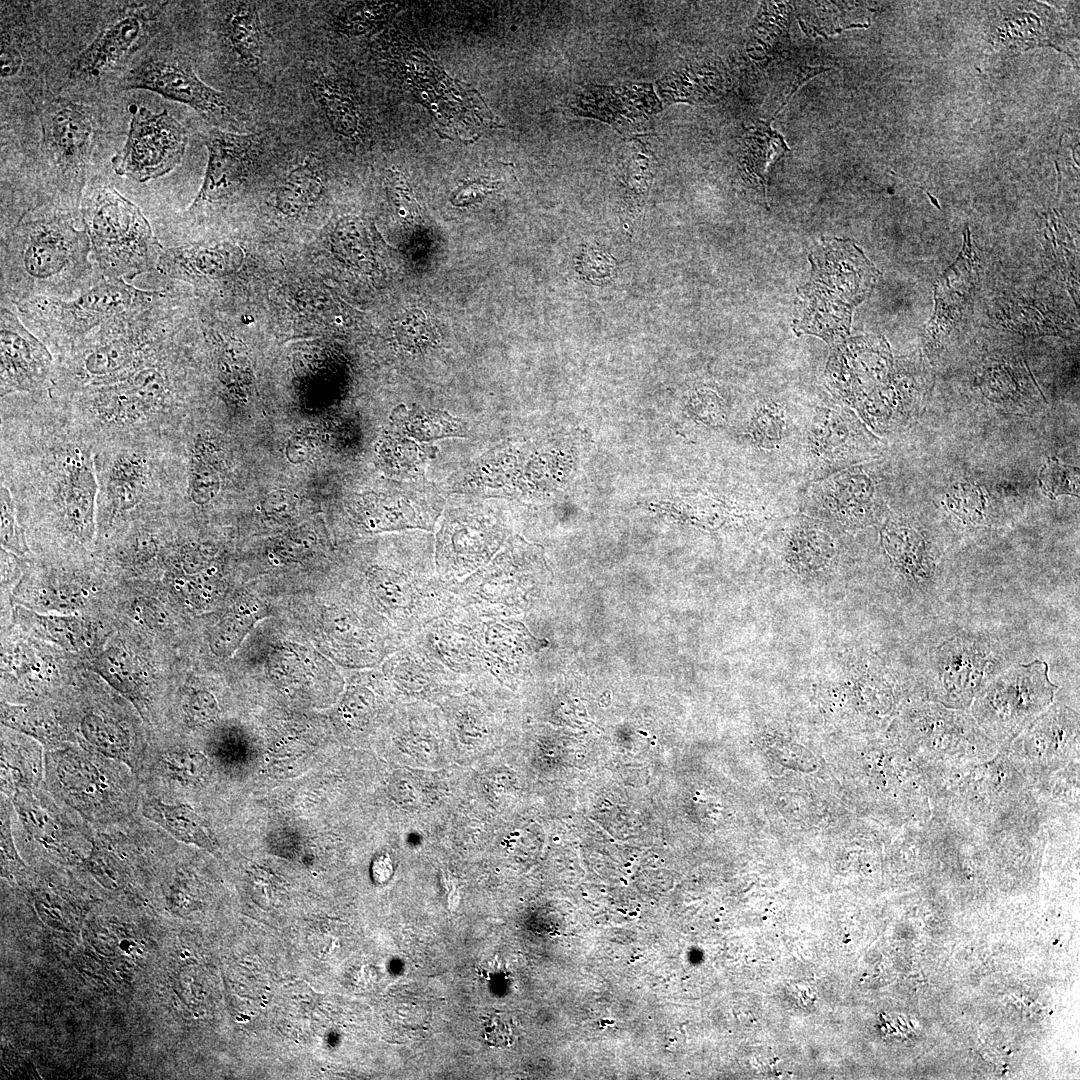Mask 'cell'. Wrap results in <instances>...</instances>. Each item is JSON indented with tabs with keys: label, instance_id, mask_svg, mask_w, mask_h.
<instances>
[{
	"label": "cell",
	"instance_id": "cell-1",
	"mask_svg": "<svg viewBox=\"0 0 1080 1080\" xmlns=\"http://www.w3.org/2000/svg\"><path fill=\"white\" fill-rule=\"evenodd\" d=\"M88 235L58 212L27 214L5 245L2 272L20 290L18 301L33 296L59 297L89 270Z\"/></svg>",
	"mask_w": 1080,
	"mask_h": 1080
},
{
	"label": "cell",
	"instance_id": "cell-2",
	"mask_svg": "<svg viewBox=\"0 0 1080 1080\" xmlns=\"http://www.w3.org/2000/svg\"><path fill=\"white\" fill-rule=\"evenodd\" d=\"M1012 664L998 636L986 631L943 628L922 638L913 689L917 701L969 710L979 692Z\"/></svg>",
	"mask_w": 1080,
	"mask_h": 1080
},
{
	"label": "cell",
	"instance_id": "cell-3",
	"mask_svg": "<svg viewBox=\"0 0 1080 1080\" xmlns=\"http://www.w3.org/2000/svg\"><path fill=\"white\" fill-rule=\"evenodd\" d=\"M44 785L93 828L140 813L142 790L130 767L78 743L45 749Z\"/></svg>",
	"mask_w": 1080,
	"mask_h": 1080
},
{
	"label": "cell",
	"instance_id": "cell-4",
	"mask_svg": "<svg viewBox=\"0 0 1080 1080\" xmlns=\"http://www.w3.org/2000/svg\"><path fill=\"white\" fill-rule=\"evenodd\" d=\"M82 214L91 251L105 277L127 280L156 269L162 246L140 208L115 188L93 190Z\"/></svg>",
	"mask_w": 1080,
	"mask_h": 1080
},
{
	"label": "cell",
	"instance_id": "cell-5",
	"mask_svg": "<svg viewBox=\"0 0 1080 1080\" xmlns=\"http://www.w3.org/2000/svg\"><path fill=\"white\" fill-rule=\"evenodd\" d=\"M157 293L137 289L125 280L104 277L72 299L39 295L16 304L22 316L36 327L76 339L155 310Z\"/></svg>",
	"mask_w": 1080,
	"mask_h": 1080
},
{
	"label": "cell",
	"instance_id": "cell-6",
	"mask_svg": "<svg viewBox=\"0 0 1080 1080\" xmlns=\"http://www.w3.org/2000/svg\"><path fill=\"white\" fill-rule=\"evenodd\" d=\"M1047 662L1011 664L992 678L973 700L969 712L999 749L1011 741L1054 700L1058 686Z\"/></svg>",
	"mask_w": 1080,
	"mask_h": 1080
},
{
	"label": "cell",
	"instance_id": "cell-7",
	"mask_svg": "<svg viewBox=\"0 0 1080 1080\" xmlns=\"http://www.w3.org/2000/svg\"><path fill=\"white\" fill-rule=\"evenodd\" d=\"M12 828L18 850L39 853L47 862L79 866L88 855L93 826L43 784L15 790Z\"/></svg>",
	"mask_w": 1080,
	"mask_h": 1080
},
{
	"label": "cell",
	"instance_id": "cell-8",
	"mask_svg": "<svg viewBox=\"0 0 1080 1080\" xmlns=\"http://www.w3.org/2000/svg\"><path fill=\"white\" fill-rule=\"evenodd\" d=\"M905 727L922 768L949 774L995 757L999 747L981 730L968 710L917 701L906 713Z\"/></svg>",
	"mask_w": 1080,
	"mask_h": 1080
},
{
	"label": "cell",
	"instance_id": "cell-9",
	"mask_svg": "<svg viewBox=\"0 0 1080 1080\" xmlns=\"http://www.w3.org/2000/svg\"><path fill=\"white\" fill-rule=\"evenodd\" d=\"M537 554L520 538L509 539L486 565L456 586V598L482 618H512L529 606L538 589Z\"/></svg>",
	"mask_w": 1080,
	"mask_h": 1080
},
{
	"label": "cell",
	"instance_id": "cell-10",
	"mask_svg": "<svg viewBox=\"0 0 1080 1080\" xmlns=\"http://www.w3.org/2000/svg\"><path fill=\"white\" fill-rule=\"evenodd\" d=\"M507 534L502 517L489 509L449 510L436 535L434 561L438 575L457 585L492 559Z\"/></svg>",
	"mask_w": 1080,
	"mask_h": 1080
},
{
	"label": "cell",
	"instance_id": "cell-11",
	"mask_svg": "<svg viewBox=\"0 0 1080 1080\" xmlns=\"http://www.w3.org/2000/svg\"><path fill=\"white\" fill-rule=\"evenodd\" d=\"M188 133L167 110L154 113L136 107L127 139L111 160L115 174L139 183L160 178L182 161Z\"/></svg>",
	"mask_w": 1080,
	"mask_h": 1080
},
{
	"label": "cell",
	"instance_id": "cell-12",
	"mask_svg": "<svg viewBox=\"0 0 1080 1080\" xmlns=\"http://www.w3.org/2000/svg\"><path fill=\"white\" fill-rule=\"evenodd\" d=\"M122 89H142L193 108L215 124L228 121L232 106L218 91L195 73L184 60L172 56H152L132 68L124 77Z\"/></svg>",
	"mask_w": 1080,
	"mask_h": 1080
},
{
	"label": "cell",
	"instance_id": "cell-13",
	"mask_svg": "<svg viewBox=\"0 0 1080 1080\" xmlns=\"http://www.w3.org/2000/svg\"><path fill=\"white\" fill-rule=\"evenodd\" d=\"M1079 716L1073 709L1051 704L1004 750L1018 771L1044 775L1067 765L1078 754Z\"/></svg>",
	"mask_w": 1080,
	"mask_h": 1080
},
{
	"label": "cell",
	"instance_id": "cell-14",
	"mask_svg": "<svg viewBox=\"0 0 1080 1080\" xmlns=\"http://www.w3.org/2000/svg\"><path fill=\"white\" fill-rule=\"evenodd\" d=\"M44 150L63 173L82 176L90 160L96 122L89 107L63 97L38 105Z\"/></svg>",
	"mask_w": 1080,
	"mask_h": 1080
},
{
	"label": "cell",
	"instance_id": "cell-15",
	"mask_svg": "<svg viewBox=\"0 0 1080 1080\" xmlns=\"http://www.w3.org/2000/svg\"><path fill=\"white\" fill-rule=\"evenodd\" d=\"M89 704L69 721L76 742L126 764L137 776L150 746L151 732L115 708L98 701Z\"/></svg>",
	"mask_w": 1080,
	"mask_h": 1080
},
{
	"label": "cell",
	"instance_id": "cell-16",
	"mask_svg": "<svg viewBox=\"0 0 1080 1080\" xmlns=\"http://www.w3.org/2000/svg\"><path fill=\"white\" fill-rule=\"evenodd\" d=\"M473 628L481 665L473 687L485 690L511 687L525 657L536 651L540 642L512 618H482L473 613Z\"/></svg>",
	"mask_w": 1080,
	"mask_h": 1080
},
{
	"label": "cell",
	"instance_id": "cell-17",
	"mask_svg": "<svg viewBox=\"0 0 1080 1080\" xmlns=\"http://www.w3.org/2000/svg\"><path fill=\"white\" fill-rule=\"evenodd\" d=\"M0 357L1 397L39 388L52 369L47 347L5 307L0 312Z\"/></svg>",
	"mask_w": 1080,
	"mask_h": 1080
},
{
	"label": "cell",
	"instance_id": "cell-18",
	"mask_svg": "<svg viewBox=\"0 0 1080 1080\" xmlns=\"http://www.w3.org/2000/svg\"><path fill=\"white\" fill-rule=\"evenodd\" d=\"M863 428L854 415L838 407H821L811 420L806 439L809 469L821 479L859 460Z\"/></svg>",
	"mask_w": 1080,
	"mask_h": 1080
},
{
	"label": "cell",
	"instance_id": "cell-19",
	"mask_svg": "<svg viewBox=\"0 0 1080 1080\" xmlns=\"http://www.w3.org/2000/svg\"><path fill=\"white\" fill-rule=\"evenodd\" d=\"M204 144L208 160L202 185L192 207L203 202L221 201L237 190L252 166L257 138L252 134L213 128L204 136Z\"/></svg>",
	"mask_w": 1080,
	"mask_h": 1080
},
{
	"label": "cell",
	"instance_id": "cell-20",
	"mask_svg": "<svg viewBox=\"0 0 1080 1080\" xmlns=\"http://www.w3.org/2000/svg\"><path fill=\"white\" fill-rule=\"evenodd\" d=\"M869 478L857 469L839 470L818 479L806 492L810 509L849 523H869L876 504Z\"/></svg>",
	"mask_w": 1080,
	"mask_h": 1080
},
{
	"label": "cell",
	"instance_id": "cell-21",
	"mask_svg": "<svg viewBox=\"0 0 1080 1080\" xmlns=\"http://www.w3.org/2000/svg\"><path fill=\"white\" fill-rule=\"evenodd\" d=\"M384 666L387 678L397 689L414 697L436 698L468 687L464 679L446 669L412 638Z\"/></svg>",
	"mask_w": 1080,
	"mask_h": 1080
},
{
	"label": "cell",
	"instance_id": "cell-22",
	"mask_svg": "<svg viewBox=\"0 0 1080 1080\" xmlns=\"http://www.w3.org/2000/svg\"><path fill=\"white\" fill-rule=\"evenodd\" d=\"M147 28L148 20L140 12L112 20L74 60L71 77L88 80L107 72L140 45Z\"/></svg>",
	"mask_w": 1080,
	"mask_h": 1080
},
{
	"label": "cell",
	"instance_id": "cell-23",
	"mask_svg": "<svg viewBox=\"0 0 1080 1080\" xmlns=\"http://www.w3.org/2000/svg\"><path fill=\"white\" fill-rule=\"evenodd\" d=\"M65 482L62 507L70 531L81 541H90L94 534V513L97 482L90 456L74 448L64 461Z\"/></svg>",
	"mask_w": 1080,
	"mask_h": 1080
},
{
	"label": "cell",
	"instance_id": "cell-24",
	"mask_svg": "<svg viewBox=\"0 0 1080 1080\" xmlns=\"http://www.w3.org/2000/svg\"><path fill=\"white\" fill-rule=\"evenodd\" d=\"M140 813L173 839L221 855L219 841L209 821L189 803H168L142 795Z\"/></svg>",
	"mask_w": 1080,
	"mask_h": 1080
},
{
	"label": "cell",
	"instance_id": "cell-25",
	"mask_svg": "<svg viewBox=\"0 0 1080 1080\" xmlns=\"http://www.w3.org/2000/svg\"><path fill=\"white\" fill-rule=\"evenodd\" d=\"M45 749L36 739L2 725L1 794L44 783Z\"/></svg>",
	"mask_w": 1080,
	"mask_h": 1080
},
{
	"label": "cell",
	"instance_id": "cell-26",
	"mask_svg": "<svg viewBox=\"0 0 1080 1080\" xmlns=\"http://www.w3.org/2000/svg\"><path fill=\"white\" fill-rule=\"evenodd\" d=\"M236 253L226 244L196 245L163 250L156 269L187 280L215 279L234 268Z\"/></svg>",
	"mask_w": 1080,
	"mask_h": 1080
},
{
	"label": "cell",
	"instance_id": "cell-27",
	"mask_svg": "<svg viewBox=\"0 0 1080 1080\" xmlns=\"http://www.w3.org/2000/svg\"><path fill=\"white\" fill-rule=\"evenodd\" d=\"M93 667L146 721H151L154 698L150 683L124 648H106L95 657Z\"/></svg>",
	"mask_w": 1080,
	"mask_h": 1080
},
{
	"label": "cell",
	"instance_id": "cell-28",
	"mask_svg": "<svg viewBox=\"0 0 1080 1080\" xmlns=\"http://www.w3.org/2000/svg\"><path fill=\"white\" fill-rule=\"evenodd\" d=\"M1 723L39 741L44 749L77 743L67 719L54 708L38 703L2 702Z\"/></svg>",
	"mask_w": 1080,
	"mask_h": 1080
},
{
	"label": "cell",
	"instance_id": "cell-29",
	"mask_svg": "<svg viewBox=\"0 0 1080 1080\" xmlns=\"http://www.w3.org/2000/svg\"><path fill=\"white\" fill-rule=\"evenodd\" d=\"M222 25L230 47L243 65L258 69L263 59V37L255 3L229 2Z\"/></svg>",
	"mask_w": 1080,
	"mask_h": 1080
},
{
	"label": "cell",
	"instance_id": "cell-30",
	"mask_svg": "<svg viewBox=\"0 0 1080 1080\" xmlns=\"http://www.w3.org/2000/svg\"><path fill=\"white\" fill-rule=\"evenodd\" d=\"M78 867L110 893L128 892L136 882L135 869L95 832L91 849Z\"/></svg>",
	"mask_w": 1080,
	"mask_h": 1080
},
{
	"label": "cell",
	"instance_id": "cell-31",
	"mask_svg": "<svg viewBox=\"0 0 1080 1080\" xmlns=\"http://www.w3.org/2000/svg\"><path fill=\"white\" fill-rule=\"evenodd\" d=\"M17 617L21 624L38 636L66 650L81 651L88 646L91 639L89 624L76 615L42 614L20 608Z\"/></svg>",
	"mask_w": 1080,
	"mask_h": 1080
},
{
	"label": "cell",
	"instance_id": "cell-32",
	"mask_svg": "<svg viewBox=\"0 0 1080 1080\" xmlns=\"http://www.w3.org/2000/svg\"><path fill=\"white\" fill-rule=\"evenodd\" d=\"M323 193V180L315 164L306 160L292 169L276 192L277 209L287 216L309 211Z\"/></svg>",
	"mask_w": 1080,
	"mask_h": 1080
},
{
	"label": "cell",
	"instance_id": "cell-33",
	"mask_svg": "<svg viewBox=\"0 0 1080 1080\" xmlns=\"http://www.w3.org/2000/svg\"><path fill=\"white\" fill-rule=\"evenodd\" d=\"M147 472V463L138 454H122L115 460L107 483L108 499L114 510L127 511L140 502Z\"/></svg>",
	"mask_w": 1080,
	"mask_h": 1080
},
{
	"label": "cell",
	"instance_id": "cell-34",
	"mask_svg": "<svg viewBox=\"0 0 1080 1080\" xmlns=\"http://www.w3.org/2000/svg\"><path fill=\"white\" fill-rule=\"evenodd\" d=\"M310 89L332 128L345 137L354 136L359 118L347 92L335 80L325 76L314 79Z\"/></svg>",
	"mask_w": 1080,
	"mask_h": 1080
},
{
	"label": "cell",
	"instance_id": "cell-35",
	"mask_svg": "<svg viewBox=\"0 0 1080 1080\" xmlns=\"http://www.w3.org/2000/svg\"><path fill=\"white\" fill-rule=\"evenodd\" d=\"M119 379L149 413L156 411L163 404L168 393L166 376L155 365L135 366Z\"/></svg>",
	"mask_w": 1080,
	"mask_h": 1080
},
{
	"label": "cell",
	"instance_id": "cell-36",
	"mask_svg": "<svg viewBox=\"0 0 1080 1080\" xmlns=\"http://www.w3.org/2000/svg\"><path fill=\"white\" fill-rule=\"evenodd\" d=\"M259 617L254 611L241 608L225 615L210 632L211 651L218 657L232 655Z\"/></svg>",
	"mask_w": 1080,
	"mask_h": 1080
},
{
	"label": "cell",
	"instance_id": "cell-37",
	"mask_svg": "<svg viewBox=\"0 0 1080 1080\" xmlns=\"http://www.w3.org/2000/svg\"><path fill=\"white\" fill-rule=\"evenodd\" d=\"M12 814L11 800L1 794V876L15 884L25 875L29 866L21 856L14 839Z\"/></svg>",
	"mask_w": 1080,
	"mask_h": 1080
},
{
	"label": "cell",
	"instance_id": "cell-38",
	"mask_svg": "<svg viewBox=\"0 0 1080 1080\" xmlns=\"http://www.w3.org/2000/svg\"><path fill=\"white\" fill-rule=\"evenodd\" d=\"M219 477L212 449L206 442H198L192 460L191 496L198 504L210 501L218 491Z\"/></svg>",
	"mask_w": 1080,
	"mask_h": 1080
},
{
	"label": "cell",
	"instance_id": "cell-39",
	"mask_svg": "<svg viewBox=\"0 0 1080 1080\" xmlns=\"http://www.w3.org/2000/svg\"><path fill=\"white\" fill-rule=\"evenodd\" d=\"M408 433L420 438H433L446 435H465L461 423L451 418L446 413H417L415 409L409 413L406 423Z\"/></svg>",
	"mask_w": 1080,
	"mask_h": 1080
},
{
	"label": "cell",
	"instance_id": "cell-40",
	"mask_svg": "<svg viewBox=\"0 0 1080 1080\" xmlns=\"http://www.w3.org/2000/svg\"><path fill=\"white\" fill-rule=\"evenodd\" d=\"M181 710L185 724L190 728H201L213 723L220 712L217 699L205 689L188 692L183 699Z\"/></svg>",
	"mask_w": 1080,
	"mask_h": 1080
},
{
	"label": "cell",
	"instance_id": "cell-41",
	"mask_svg": "<svg viewBox=\"0 0 1080 1080\" xmlns=\"http://www.w3.org/2000/svg\"><path fill=\"white\" fill-rule=\"evenodd\" d=\"M0 494V533L2 547L18 555H23L27 553L28 546L23 530L17 522L12 496L3 484H1Z\"/></svg>",
	"mask_w": 1080,
	"mask_h": 1080
},
{
	"label": "cell",
	"instance_id": "cell-42",
	"mask_svg": "<svg viewBox=\"0 0 1080 1080\" xmlns=\"http://www.w3.org/2000/svg\"><path fill=\"white\" fill-rule=\"evenodd\" d=\"M344 710L350 723L365 725L378 711L376 697L368 687L355 685L347 695Z\"/></svg>",
	"mask_w": 1080,
	"mask_h": 1080
},
{
	"label": "cell",
	"instance_id": "cell-43",
	"mask_svg": "<svg viewBox=\"0 0 1080 1080\" xmlns=\"http://www.w3.org/2000/svg\"><path fill=\"white\" fill-rule=\"evenodd\" d=\"M512 1031L509 1024L498 1015L486 1019L485 1036L489 1043L505 1046L511 1042Z\"/></svg>",
	"mask_w": 1080,
	"mask_h": 1080
},
{
	"label": "cell",
	"instance_id": "cell-44",
	"mask_svg": "<svg viewBox=\"0 0 1080 1080\" xmlns=\"http://www.w3.org/2000/svg\"><path fill=\"white\" fill-rule=\"evenodd\" d=\"M21 54L13 46L2 40L1 45V77L9 78L17 74L21 67Z\"/></svg>",
	"mask_w": 1080,
	"mask_h": 1080
}]
</instances>
